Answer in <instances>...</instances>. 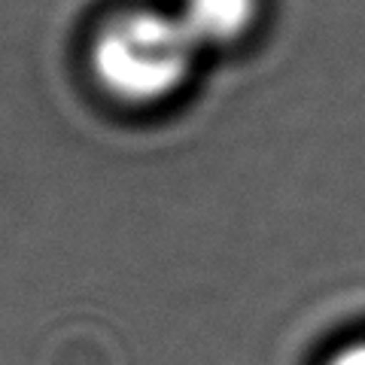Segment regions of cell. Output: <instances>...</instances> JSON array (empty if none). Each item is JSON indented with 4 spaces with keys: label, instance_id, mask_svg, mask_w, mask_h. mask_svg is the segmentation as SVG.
Instances as JSON below:
<instances>
[{
    "label": "cell",
    "instance_id": "cell-2",
    "mask_svg": "<svg viewBox=\"0 0 365 365\" xmlns=\"http://www.w3.org/2000/svg\"><path fill=\"white\" fill-rule=\"evenodd\" d=\"M253 16L256 0H186L180 25L195 46H222L241 37Z\"/></svg>",
    "mask_w": 365,
    "mask_h": 365
},
{
    "label": "cell",
    "instance_id": "cell-3",
    "mask_svg": "<svg viewBox=\"0 0 365 365\" xmlns=\"http://www.w3.org/2000/svg\"><path fill=\"white\" fill-rule=\"evenodd\" d=\"M329 365H365V344H356V347L344 350L341 356H335Z\"/></svg>",
    "mask_w": 365,
    "mask_h": 365
},
{
    "label": "cell",
    "instance_id": "cell-1",
    "mask_svg": "<svg viewBox=\"0 0 365 365\" xmlns=\"http://www.w3.org/2000/svg\"><path fill=\"white\" fill-rule=\"evenodd\" d=\"M198 46L180 19L158 13H128L98 34L95 73L101 86L131 104L168 98L189 76Z\"/></svg>",
    "mask_w": 365,
    "mask_h": 365
}]
</instances>
